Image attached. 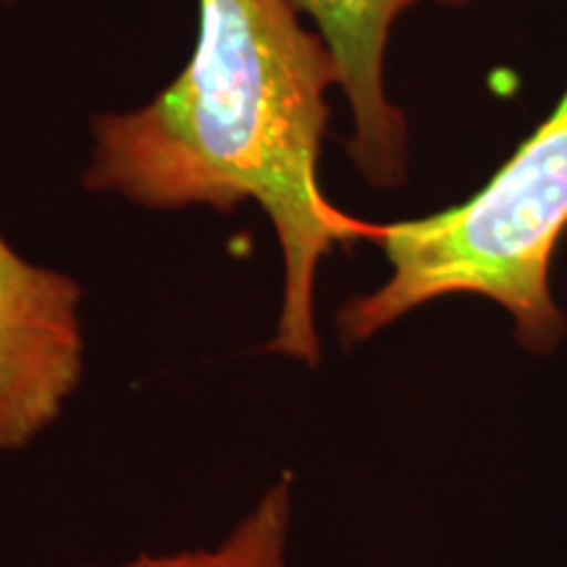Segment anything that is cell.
<instances>
[{"label":"cell","mask_w":567,"mask_h":567,"mask_svg":"<svg viewBox=\"0 0 567 567\" xmlns=\"http://www.w3.org/2000/svg\"><path fill=\"white\" fill-rule=\"evenodd\" d=\"M339 71L289 0H197L195 51L151 103L92 118L84 189L145 210L231 213L255 203L281 252L266 352L318 365L316 279L368 221L329 203L318 161Z\"/></svg>","instance_id":"6da1fadb"},{"label":"cell","mask_w":567,"mask_h":567,"mask_svg":"<svg viewBox=\"0 0 567 567\" xmlns=\"http://www.w3.org/2000/svg\"><path fill=\"white\" fill-rule=\"evenodd\" d=\"M300 17L313 21L339 71L352 116L347 155L375 189L402 187L408 179V122L386 95L384 61L392 27L402 13L425 0H289ZM439 6L471 0H431Z\"/></svg>","instance_id":"277c9868"},{"label":"cell","mask_w":567,"mask_h":567,"mask_svg":"<svg viewBox=\"0 0 567 567\" xmlns=\"http://www.w3.org/2000/svg\"><path fill=\"white\" fill-rule=\"evenodd\" d=\"M567 229V92L551 116L471 200L394 224H368L389 276L337 313L347 347L368 342L423 305L455 295L505 308L526 350L547 354L567 337L549 287Z\"/></svg>","instance_id":"7a4b0ae2"},{"label":"cell","mask_w":567,"mask_h":567,"mask_svg":"<svg viewBox=\"0 0 567 567\" xmlns=\"http://www.w3.org/2000/svg\"><path fill=\"white\" fill-rule=\"evenodd\" d=\"M82 284L0 234V452L59 421L84 371Z\"/></svg>","instance_id":"3957f363"},{"label":"cell","mask_w":567,"mask_h":567,"mask_svg":"<svg viewBox=\"0 0 567 567\" xmlns=\"http://www.w3.org/2000/svg\"><path fill=\"white\" fill-rule=\"evenodd\" d=\"M292 515L295 481L284 473L266 488L250 513L239 517L229 534L216 544L174 551H142L124 563L87 567H292Z\"/></svg>","instance_id":"5b68a950"}]
</instances>
